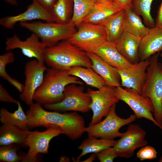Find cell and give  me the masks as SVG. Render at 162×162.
I'll list each match as a JSON object with an SVG mask.
<instances>
[{"mask_svg": "<svg viewBox=\"0 0 162 162\" xmlns=\"http://www.w3.org/2000/svg\"><path fill=\"white\" fill-rule=\"evenodd\" d=\"M47 68L44 63L35 59L27 62L24 69L25 81L21 99L30 106L33 103V96L37 89L41 84Z\"/></svg>", "mask_w": 162, "mask_h": 162, "instance_id": "cell-13", "label": "cell"}, {"mask_svg": "<svg viewBox=\"0 0 162 162\" xmlns=\"http://www.w3.org/2000/svg\"><path fill=\"white\" fill-rule=\"evenodd\" d=\"M141 38L124 31L116 43L120 53L132 64L140 60L138 50Z\"/></svg>", "mask_w": 162, "mask_h": 162, "instance_id": "cell-19", "label": "cell"}, {"mask_svg": "<svg viewBox=\"0 0 162 162\" xmlns=\"http://www.w3.org/2000/svg\"><path fill=\"white\" fill-rule=\"evenodd\" d=\"M67 71L69 75L76 76L87 85L98 89L106 85L103 79L91 67L77 66L70 68Z\"/></svg>", "mask_w": 162, "mask_h": 162, "instance_id": "cell-24", "label": "cell"}, {"mask_svg": "<svg viewBox=\"0 0 162 162\" xmlns=\"http://www.w3.org/2000/svg\"><path fill=\"white\" fill-rule=\"evenodd\" d=\"M45 127L46 129L43 131H29L26 141L29 149L26 153L20 152L19 154L21 157V161H37L40 154H48L50 140L62 134L60 129L56 125L49 124Z\"/></svg>", "mask_w": 162, "mask_h": 162, "instance_id": "cell-8", "label": "cell"}, {"mask_svg": "<svg viewBox=\"0 0 162 162\" xmlns=\"http://www.w3.org/2000/svg\"><path fill=\"white\" fill-rule=\"evenodd\" d=\"M125 12L122 9L99 24L106 32L108 41L116 43L124 32Z\"/></svg>", "mask_w": 162, "mask_h": 162, "instance_id": "cell-22", "label": "cell"}, {"mask_svg": "<svg viewBox=\"0 0 162 162\" xmlns=\"http://www.w3.org/2000/svg\"><path fill=\"white\" fill-rule=\"evenodd\" d=\"M122 9L116 2L97 1L82 22L99 24L108 17Z\"/></svg>", "mask_w": 162, "mask_h": 162, "instance_id": "cell-21", "label": "cell"}, {"mask_svg": "<svg viewBox=\"0 0 162 162\" xmlns=\"http://www.w3.org/2000/svg\"><path fill=\"white\" fill-rule=\"evenodd\" d=\"M44 63L50 67L68 70L75 66L91 67L92 62L87 52L72 44L68 40L47 47Z\"/></svg>", "mask_w": 162, "mask_h": 162, "instance_id": "cell-3", "label": "cell"}, {"mask_svg": "<svg viewBox=\"0 0 162 162\" xmlns=\"http://www.w3.org/2000/svg\"><path fill=\"white\" fill-rule=\"evenodd\" d=\"M94 53L118 69H127L133 65L120 53L116 43L107 41L98 47Z\"/></svg>", "mask_w": 162, "mask_h": 162, "instance_id": "cell-20", "label": "cell"}, {"mask_svg": "<svg viewBox=\"0 0 162 162\" xmlns=\"http://www.w3.org/2000/svg\"><path fill=\"white\" fill-rule=\"evenodd\" d=\"M35 20L48 22H54L50 10L37 1L33 0L32 3L28 6L24 12L17 15L7 16L1 18L0 25L5 28L10 29L18 22H27Z\"/></svg>", "mask_w": 162, "mask_h": 162, "instance_id": "cell-15", "label": "cell"}, {"mask_svg": "<svg viewBox=\"0 0 162 162\" xmlns=\"http://www.w3.org/2000/svg\"><path fill=\"white\" fill-rule=\"evenodd\" d=\"M154 0H133L132 3V10L142 16L144 22L150 28L155 27V22L151 13V5Z\"/></svg>", "mask_w": 162, "mask_h": 162, "instance_id": "cell-31", "label": "cell"}, {"mask_svg": "<svg viewBox=\"0 0 162 162\" xmlns=\"http://www.w3.org/2000/svg\"><path fill=\"white\" fill-rule=\"evenodd\" d=\"M124 10V31L142 37L148 33L150 28L143 24L139 15L132 9Z\"/></svg>", "mask_w": 162, "mask_h": 162, "instance_id": "cell-28", "label": "cell"}, {"mask_svg": "<svg viewBox=\"0 0 162 162\" xmlns=\"http://www.w3.org/2000/svg\"><path fill=\"white\" fill-rule=\"evenodd\" d=\"M9 4L13 6L17 5L18 4L17 0H3Z\"/></svg>", "mask_w": 162, "mask_h": 162, "instance_id": "cell-40", "label": "cell"}, {"mask_svg": "<svg viewBox=\"0 0 162 162\" xmlns=\"http://www.w3.org/2000/svg\"><path fill=\"white\" fill-rule=\"evenodd\" d=\"M73 9V0H56L50 11L54 22L66 24L71 21Z\"/></svg>", "mask_w": 162, "mask_h": 162, "instance_id": "cell-27", "label": "cell"}, {"mask_svg": "<svg viewBox=\"0 0 162 162\" xmlns=\"http://www.w3.org/2000/svg\"><path fill=\"white\" fill-rule=\"evenodd\" d=\"M133 1V0H115V2L123 9H132Z\"/></svg>", "mask_w": 162, "mask_h": 162, "instance_id": "cell-36", "label": "cell"}, {"mask_svg": "<svg viewBox=\"0 0 162 162\" xmlns=\"http://www.w3.org/2000/svg\"><path fill=\"white\" fill-rule=\"evenodd\" d=\"M39 39L38 37L33 33L25 40H21L15 34L7 38L5 49L8 51L20 49L25 56L35 58L40 62L44 63V55L47 46Z\"/></svg>", "mask_w": 162, "mask_h": 162, "instance_id": "cell-14", "label": "cell"}, {"mask_svg": "<svg viewBox=\"0 0 162 162\" xmlns=\"http://www.w3.org/2000/svg\"><path fill=\"white\" fill-rule=\"evenodd\" d=\"M97 138L88 136L83 140L78 147V148L82 150V152L76 158V161H80L82 157L87 154L97 153L108 148L113 147L117 142L113 139Z\"/></svg>", "mask_w": 162, "mask_h": 162, "instance_id": "cell-25", "label": "cell"}, {"mask_svg": "<svg viewBox=\"0 0 162 162\" xmlns=\"http://www.w3.org/2000/svg\"><path fill=\"white\" fill-rule=\"evenodd\" d=\"M82 85L74 83L67 85L62 100L56 104L44 105V107L48 110L57 112H88L90 110L89 105L92 100L88 92L84 91Z\"/></svg>", "mask_w": 162, "mask_h": 162, "instance_id": "cell-7", "label": "cell"}, {"mask_svg": "<svg viewBox=\"0 0 162 162\" xmlns=\"http://www.w3.org/2000/svg\"><path fill=\"white\" fill-rule=\"evenodd\" d=\"M15 60L14 53L8 52L0 56V77L7 81L20 93L23 89L24 85L17 80L12 77L7 72L6 66Z\"/></svg>", "mask_w": 162, "mask_h": 162, "instance_id": "cell-30", "label": "cell"}, {"mask_svg": "<svg viewBox=\"0 0 162 162\" xmlns=\"http://www.w3.org/2000/svg\"><path fill=\"white\" fill-rule=\"evenodd\" d=\"M87 54L92 62L91 67L103 79L106 85L115 87L121 86L120 77L117 69L94 53L87 52Z\"/></svg>", "mask_w": 162, "mask_h": 162, "instance_id": "cell-18", "label": "cell"}, {"mask_svg": "<svg viewBox=\"0 0 162 162\" xmlns=\"http://www.w3.org/2000/svg\"><path fill=\"white\" fill-rule=\"evenodd\" d=\"M149 64V58L140 60L128 68L117 69L120 77L121 86L132 89L141 94L147 77V68Z\"/></svg>", "mask_w": 162, "mask_h": 162, "instance_id": "cell-16", "label": "cell"}, {"mask_svg": "<svg viewBox=\"0 0 162 162\" xmlns=\"http://www.w3.org/2000/svg\"><path fill=\"white\" fill-rule=\"evenodd\" d=\"M116 104L113 105L103 121L85 127L84 132L89 137L105 139H113L120 137L123 133L119 130L123 126L131 123L136 119L134 114L127 118L119 117L116 112Z\"/></svg>", "mask_w": 162, "mask_h": 162, "instance_id": "cell-6", "label": "cell"}, {"mask_svg": "<svg viewBox=\"0 0 162 162\" xmlns=\"http://www.w3.org/2000/svg\"><path fill=\"white\" fill-rule=\"evenodd\" d=\"M20 26L37 35L47 47L53 46L62 40H68L76 32L71 22L66 24L40 21L20 23Z\"/></svg>", "mask_w": 162, "mask_h": 162, "instance_id": "cell-5", "label": "cell"}, {"mask_svg": "<svg viewBox=\"0 0 162 162\" xmlns=\"http://www.w3.org/2000/svg\"><path fill=\"white\" fill-rule=\"evenodd\" d=\"M0 100L1 101L11 103L17 104L18 101L12 97L4 87L0 84Z\"/></svg>", "mask_w": 162, "mask_h": 162, "instance_id": "cell-35", "label": "cell"}, {"mask_svg": "<svg viewBox=\"0 0 162 162\" xmlns=\"http://www.w3.org/2000/svg\"><path fill=\"white\" fill-rule=\"evenodd\" d=\"M46 9L50 10L56 0H35Z\"/></svg>", "mask_w": 162, "mask_h": 162, "instance_id": "cell-38", "label": "cell"}, {"mask_svg": "<svg viewBox=\"0 0 162 162\" xmlns=\"http://www.w3.org/2000/svg\"><path fill=\"white\" fill-rule=\"evenodd\" d=\"M162 52V28H150L141 38L138 50L140 60L149 58L154 54Z\"/></svg>", "mask_w": 162, "mask_h": 162, "instance_id": "cell-17", "label": "cell"}, {"mask_svg": "<svg viewBox=\"0 0 162 162\" xmlns=\"http://www.w3.org/2000/svg\"><path fill=\"white\" fill-rule=\"evenodd\" d=\"M29 131L14 126L3 124L0 128V146L16 144L21 147L27 146Z\"/></svg>", "mask_w": 162, "mask_h": 162, "instance_id": "cell-23", "label": "cell"}, {"mask_svg": "<svg viewBox=\"0 0 162 162\" xmlns=\"http://www.w3.org/2000/svg\"><path fill=\"white\" fill-rule=\"evenodd\" d=\"M155 26L162 28V1L158 10L155 21Z\"/></svg>", "mask_w": 162, "mask_h": 162, "instance_id": "cell-37", "label": "cell"}, {"mask_svg": "<svg viewBox=\"0 0 162 162\" xmlns=\"http://www.w3.org/2000/svg\"><path fill=\"white\" fill-rule=\"evenodd\" d=\"M21 147L16 144H12L0 147L1 162H17L21 161V156L17 153Z\"/></svg>", "mask_w": 162, "mask_h": 162, "instance_id": "cell-32", "label": "cell"}, {"mask_svg": "<svg viewBox=\"0 0 162 162\" xmlns=\"http://www.w3.org/2000/svg\"><path fill=\"white\" fill-rule=\"evenodd\" d=\"M160 56L161 57H162V52H161L160 53Z\"/></svg>", "mask_w": 162, "mask_h": 162, "instance_id": "cell-43", "label": "cell"}, {"mask_svg": "<svg viewBox=\"0 0 162 162\" xmlns=\"http://www.w3.org/2000/svg\"><path fill=\"white\" fill-rule=\"evenodd\" d=\"M160 52L149 58L147 76L141 95L149 98L154 108V117L162 127V63L158 61Z\"/></svg>", "mask_w": 162, "mask_h": 162, "instance_id": "cell-4", "label": "cell"}, {"mask_svg": "<svg viewBox=\"0 0 162 162\" xmlns=\"http://www.w3.org/2000/svg\"><path fill=\"white\" fill-rule=\"evenodd\" d=\"M97 0H73V13L70 22L77 28L93 8Z\"/></svg>", "mask_w": 162, "mask_h": 162, "instance_id": "cell-29", "label": "cell"}, {"mask_svg": "<svg viewBox=\"0 0 162 162\" xmlns=\"http://www.w3.org/2000/svg\"><path fill=\"white\" fill-rule=\"evenodd\" d=\"M159 161L162 162V156H161L160 158V159L159 160Z\"/></svg>", "mask_w": 162, "mask_h": 162, "instance_id": "cell-42", "label": "cell"}, {"mask_svg": "<svg viewBox=\"0 0 162 162\" xmlns=\"http://www.w3.org/2000/svg\"><path fill=\"white\" fill-rule=\"evenodd\" d=\"M17 109L14 112H9L6 109L2 108L0 112V120L3 124L14 126L23 130H28V118L18 101Z\"/></svg>", "mask_w": 162, "mask_h": 162, "instance_id": "cell-26", "label": "cell"}, {"mask_svg": "<svg viewBox=\"0 0 162 162\" xmlns=\"http://www.w3.org/2000/svg\"><path fill=\"white\" fill-rule=\"evenodd\" d=\"M98 160L100 162H112L118 156L113 147H111L96 153Z\"/></svg>", "mask_w": 162, "mask_h": 162, "instance_id": "cell-34", "label": "cell"}, {"mask_svg": "<svg viewBox=\"0 0 162 162\" xmlns=\"http://www.w3.org/2000/svg\"><path fill=\"white\" fill-rule=\"evenodd\" d=\"M157 152L154 148L146 146L142 147L136 154V157L141 161L154 159L157 157Z\"/></svg>", "mask_w": 162, "mask_h": 162, "instance_id": "cell-33", "label": "cell"}, {"mask_svg": "<svg viewBox=\"0 0 162 162\" xmlns=\"http://www.w3.org/2000/svg\"><path fill=\"white\" fill-rule=\"evenodd\" d=\"M96 157V154L93 153V154L91 155L88 158L83 161L92 162L94 160Z\"/></svg>", "mask_w": 162, "mask_h": 162, "instance_id": "cell-39", "label": "cell"}, {"mask_svg": "<svg viewBox=\"0 0 162 162\" xmlns=\"http://www.w3.org/2000/svg\"><path fill=\"white\" fill-rule=\"evenodd\" d=\"M41 104L36 102L30 106L26 114L28 118L29 128L52 124L56 125L62 134L74 140L80 137L85 132V122L83 118L74 112L61 113L44 110Z\"/></svg>", "mask_w": 162, "mask_h": 162, "instance_id": "cell-1", "label": "cell"}, {"mask_svg": "<svg viewBox=\"0 0 162 162\" xmlns=\"http://www.w3.org/2000/svg\"><path fill=\"white\" fill-rule=\"evenodd\" d=\"M114 87L106 85L97 90H88L92 100L89 108L93 113L89 125L100 122L107 116L112 106L118 102Z\"/></svg>", "mask_w": 162, "mask_h": 162, "instance_id": "cell-11", "label": "cell"}, {"mask_svg": "<svg viewBox=\"0 0 162 162\" xmlns=\"http://www.w3.org/2000/svg\"><path fill=\"white\" fill-rule=\"evenodd\" d=\"M97 1L115 2V0H97Z\"/></svg>", "mask_w": 162, "mask_h": 162, "instance_id": "cell-41", "label": "cell"}, {"mask_svg": "<svg viewBox=\"0 0 162 162\" xmlns=\"http://www.w3.org/2000/svg\"></svg>", "mask_w": 162, "mask_h": 162, "instance_id": "cell-44", "label": "cell"}, {"mask_svg": "<svg viewBox=\"0 0 162 162\" xmlns=\"http://www.w3.org/2000/svg\"><path fill=\"white\" fill-rule=\"evenodd\" d=\"M73 83L83 84L79 78L69 75L67 70L50 67L47 69L41 84L35 92L33 100L44 105L59 102L64 98L66 86Z\"/></svg>", "mask_w": 162, "mask_h": 162, "instance_id": "cell-2", "label": "cell"}, {"mask_svg": "<svg viewBox=\"0 0 162 162\" xmlns=\"http://www.w3.org/2000/svg\"><path fill=\"white\" fill-rule=\"evenodd\" d=\"M126 131L113 147L118 157L130 158L136 150L146 146V132L139 124L130 123Z\"/></svg>", "mask_w": 162, "mask_h": 162, "instance_id": "cell-12", "label": "cell"}, {"mask_svg": "<svg viewBox=\"0 0 162 162\" xmlns=\"http://www.w3.org/2000/svg\"><path fill=\"white\" fill-rule=\"evenodd\" d=\"M116 95L119 100L127 104L134 112L136 118H144L152 121L162 130V127L153 116L154 108L150 99L142 96L135 90L121 86L114 87Z\"/></svg>", "mask_w": 162, "mask_h": 162, "instance_id": "cell-10", "label": "cell"}, {"mask_svg": "<svg viewBox=\"0 0 162 162\" xmlns=\"http://www.w3.org/2000/svg\"><path fill=\"white\" fill-rule=\"evenodd\" d=\"M77 28L68 40L86 52L94 53L98 47L107 41L106 32L100 24L82 22Z\"/></svg>", "mask_w": 162, "mask_h": 162, "instance_id": "cell-9", "label": "cell"}]
</instances>
